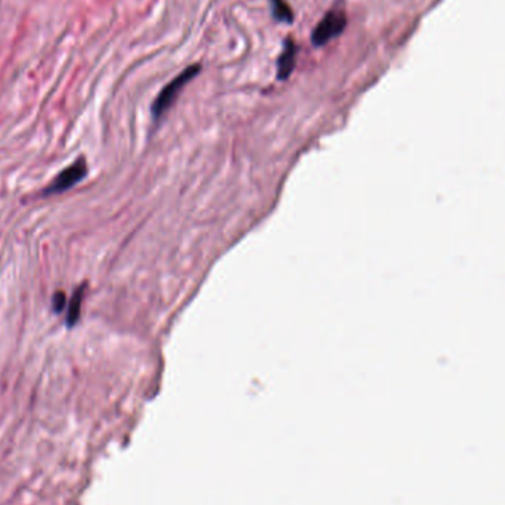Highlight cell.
I'll list each match as a JSON object with an SVG mask.
<instances>
[{"label":"cell","mask_w":505,"mask_h":505,"mask_svg":"<svg viewBox=\"0 0 505 505\" xmlns=\"http://www.w3.org/2000/svg\"><path fill=\"white\" fill-rule=\"evenodd\" d=\"M297 52H299V47L294 43L293 39H287L284 42L283 52L276 62L278 79L280 80L290 79V76L293 74L294 68H295V64H297Z\"/></svg>","instance_id":"obj_4"},{"label":"cell","mask_w":505,"mask_h":505,"mask_svg":"<svg viewBox=\"0 0 505 505\" xmlns=\"http://www.w3.org/2000/svg\"><path fill=\"white\" fill-rule=\"evenodd\" d=\"M347 27V15L343 9H329L324 18L317 24L312 31V43L317 47L325 46L331 40L339 38Z\"/></svg>","instance_id":"obj_2"},{"label":"cell","mask_w":505,"mask_h":505,"mask_svg":"<svg viewBox=\"0 0 505 505\" xmlns=\"http://www.w3.org/2000/svg\"><path fill=\"white\" fill-rule=\"evenodd\" d=\"M272 18L283 24H293L294 12L287 0H269Z\"/></svg>","instance_id":"obj_5"},{"label":"cell","mask_w":505,"mask_h":505,"mask_svg":"<svg viewBox=\"0 0 505 505\" xmlns=\"http://www.w3.org/2000/svg\"><path fill=\"white\" fill-rule=\"evenodd\" d=\"M83 295H84V287H79L73 293L72 299H69L68 309H67V327H74L77 324V321L80 319Z\"/></svg>","instance_id":"obj_6"},{"label":"cell","mask_w":505,"mask_h":505,"mask_svg":"<svg viewBox=\"0 0 505 505\" xmlns=\"http://www.w3.org/2000/svg\"><path fill=\"white\" fill-rule=\"evenodd\" d=\"M65 305V295L64 293H55L54 297H52V309H54L55 313H59L64 309Z\"/></svg>","instance_id":"obj_7"},{"label":"cell","mask_w":505,"mask_h":505,"mask_svg":"<svg viewBox=\"0 0 505 505\" xmlns=\"http://www.w3.org/2000/svg\"><path fill=\"white\" fill-rule=\"evenodd\" d=\"M200 72H201V65L198 64L189 65L179 76H176L169 84L164 86L163 91L159 93V96L155 98L152 103L151 111L154 120H160L171 108V106L175 103V101L178 99L179 93L183 91L185 86L191 80H194L200 74Z\"/></svg>","instance_id":"obj_1"},{"label":"cell","mask_w":505,"mask_h":505,"mask_svg":"<svg viewBox=\"0 0 505 505\" xmlns=\"http://www.w3.org/2000/svg\"><path fill=\"white\" fill-rule=\"evenodd\" d=\"M86 175H88V164H86V160L83 157H79L72 166L65 167L59 175L52 181V183L43 191V195L62 194L64 191L72 189L79 182H81L86 178Z\"/></svg>","instance_id":"obj_3"}]
</instances>
